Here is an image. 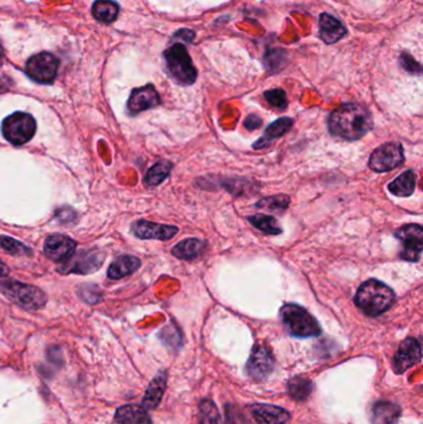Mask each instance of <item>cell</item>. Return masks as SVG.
Masks as SVG:
<instances>
[{
    "mask_svg": "<svg viewBox=\"0 0 423 424\" xmlns=\"http://www.w3.org/2000/svg\"><path fill=\"white\" fill-rule=\"evenodd\" d=\"M329 132L344 141H359L372 128V117L367 107L345 104L328 118Z\"/></svg>",
    "mask_w": 423,
    "mask_h": 424,
    "instance_id": "6da1fadb",
    "label": "cell"
},
{
    "mask_svg": "<svg viewBox=\"0 0 423 424\" xmlns=\"http://www.w3.org/2000/svg\"><path fill=\"white\" fill-rule=\"evenodd\" d=\"M395 298V293L385 283L369 279L357 289L354 302L367 316H377L390 309Z\"/></svg>",
    "mask_w": 423,
    "mask_h": 424,
    "instance_id": "7a4b0ae2",
    "label": "cell"
},
{
    "mask_svg": "<svg viewBox=\"0 0 423 424\" xmlns=\"http://www.w3.org/2000/svg\"><path fill=\"white\" fill-rule=\"evenodd\" d=\"M0 293L26 311L43 309L48 296L40 288L10 279H0Z\"/></svg>",
    "mask_w": 423,
    "mask_h": 424,
    "instance_id": "3957f363",
    "label": "cell"
},
{
    "mask_svg": "<svg viewBox=\"0 0 423 424\" xmlns=\"http://www.w3.org/2000/svg\"><path fill=\"white\" fill-rule=\"evenodd\" d=\"M282 323L288 330V333L297 338H312L322 334V329L318 321L310 316V311L297 306V304H285L282 306L281 311Z\"/></svg>",
    "mask_w": 423,
    "mask_h": 424,
    "instance_id": "277c9868",
    "label": "cell"
},
{
    "mask_svg": "<svg viewBox=\"0 0 423 424\" xmlns=\"http://www.w3.org/2000/svg\"><path fill=\"white\" fill-rule=\"evenodd\" d=\"M168 72L179 85H193L198 77V71L193 65L190 55L183 44H175L164 52Z\"/></svg>",
    "mask_w": 423,
    "mask_h": 424,
    "instance_id": "5b68a950",
    "label": "cell"
},
{
    "mask_svg": "<svg viewBox=\"0 0 423 424\" xmlns=\"http://www.w3.org/2000/svg\"><path fill=\"white\" fill-rule=\"evenodd\" d=\"M5 139L14 146H24L36 132V121L31 114L15 112L5 118L1 124Z\"/></svg>",
    "mask_w": 423,
    "mask_h": 424,
    "instance_id": "8992f818",
    "label": "cell"
},
{
    "mask_svg": "<svg viewBox=\"0 0 423 424\" xmlns=\"http://www.w3.org/2000/svg\"><path fill=\"white\" fill-rule=\"evenodd\" d=\"M106 256L100 250H82L75 252L73 255L62 263L57 271L62 274L76 273L90 274L95 273L102 267Z\"/></svg>",
    "mask_w": 423,
    "mask_h": 424,
    "instance_id": "52a82bcc",
    "label": "cell"
},
{
    "mask_svg": "<svg viewBox=\"0 0 423 424\" xmlns=\"http://www.w3.org/2000/svg\"><path fill=\"white\" fill-rule=\"evenodd\" d=\"M404 161L402 146L397 141H389L372 151L369 159V168L376 173H386L399 168Z\"/></svg>",
    "mask_w": 423,
    "mask_h": 424,
    "instance_id": "ba28073f",
    "label": "cell"
},
{
    "mask_svg": "<svg viewBox=\"0 0 423 424\" xmlns=\"http://www.w3.org/2000/svg\"><path fill=\"white\" fill-rule=\"evenodd\" d=\"M26 75L39 84L50 85L56 79L58 71V60L53 54L40 52L29 59L25 66Z\"/></svg>",
    "mask_w": 423,
    "mask_h": 424,
    "instance_id": "9c48e42d",
    "label": "cell"
},
{
    "mask_svg": "<svg viewBox=\"0 0 423 424\" xmlns=\"http://www.w3.org/2000/svg\"><path fill=\"white\" fill-rule=\"evenodd\" d=\"M395 237L402 245L399 257L409 262H419L423 248L422 226L419 223L404 225L395 232Z\"/></svg>",
    "mask_w": 423,
    "mask_h": 424,
    "instance_id": "30bf717a",
    "label": "cell"
},
{
    "mask_svg": "<svg viewBox=\"0 0 423 424\" xmlns=\"http://www.w3.org/2000/svg\"><path fill=\"white\" fill-rule=\"evenodd\" d=\"M273 365L275 361L272 358L271 351L266 345L258 344L253 348L251 356L248 358L246 371L253 380L261 381L271 373Z\"/></svg>",
    "mask_w": 423,
    "mask_h": 424,
    "instance_id": "8fae6325",
    "label": "cell"
},
{
    "mask_svg": "<svg viewBox=\"0 0 423 424\" xmlns=\"http://www.w3.org/2000/svg\"><path fill=\"white\" fill-rule=\"evenodd\" d=\"M76 241L72 240L70 237L63 235L49 236L45 245H44V253L57 263H63L76 252Z\"/></svg>",
    "mask_w": 423,
    "mask_h": 424,
    "instance_id": "7c38bea8",
    "label": "cell"
},
{
    "mask_svg": "<svg viewBox=\"0 0 423 424\" xmlns=\"http://www.w3.org/2000/svg\"><path fill=\"white\" fill-rule=\"evenodd\" d=\"M131 230L133 232V235L141 240H171L179 232V228L176 226L162 225V223L146 221V220L134 222Z\"/></svg>",
    "mask_w": 423,
    "mask_h": 424,
    "instance_id": "4fadbf2b",
    "label": "cell"
},
{
    "mask_svg": "<svg viewBox=\"0 0 423 424\" xmlns=\"http://www.w3.org/2000/svg\"><path fill=\"white\" fill-rule=\"evenodd\" d=\"M422 350L419 340L409 338L399 345L394 358V370L396 373H404L414 365L421 363Z\"/></svg>",
    "mask_w": 423,
    "mask_h": 424,
    "instance_id": "5bb4252c",
    "label": "cell"
},
{
    "mask_svg": "<svg viewBox=\"0 0 423 424\" xmlns=\"http://www.w3.org/2000/svg\"><path fill=\"white\" fill-rule=\"evenodd\" d=\"M160 104V96L153 85L144 86L132 91L127 104L129 113L132 116L141 113L143 111L154 108Z\"/></svg>",
    "mask_w": 423,
    "mask_h": 424,
    "instance_id": "9a60e30c",
    "label": "cell"
},
{
    "mask_svg": "<svg viewBox=\"0 0 423 424\" xmlns=\"http://www.w3.org/2000/svg\"><path fill=\"white\" fill-rule=\"evenodd\" d=\"M248 412L255 424H285L290 415L281 407L271 405H253Z\"/></svg>",
    "mask_w": 423,
    "mask_h": 424,
    "instance_id": "2e32d148",
    "label": "cell"
},
{
    "mask_svg": "<svg viewBox=\"0 0 423 424\" xmlns=\"http://www.w3.org/2000/svg\"><path fill=\"white\" fill-rule=\"evenodd\" d=\"M293 123H295L293 119L288 117L280 118V119L271 123L266 128L263 136L258 141L253 143V149L260 151V149H265L267 146H271L272 141L283 137L285 133L290 132V128L293 127Z\"/></svg>",
    "mask_w": 423,
    "mask_h": 424,
    "instance_id": "e0dca14e",
    "label": "cell"
},
{
    "mask_svg": "<svg viewBox=\"0 0 423 424\" xmlns=\"http://www.w3.org/2000/svg\"><path fill=\"white\" fill-rule=\"evenodd\" d=\"M347 35V29L332 15L322 14L319 19V36L325 44L338 43Z\"/></svg>",
    "mask_w": 423,
    "mask_h": 424,
    "instance_id": "ac0fdd59",
    "label": "cell"
},
{
    "mask_svg": "<svg viewBox=\"0 0 423 424\" xmlns=\"http://www.w3.org/2000/svg\"><path fill=\"white\" fill-rule=\"evenodd\" d=\"M142 266V262L138 257L131 255L119 256L118 258L114 259L107 272V277L113 281L124 278L129 274L134 273L138 271Z\"/></svg>",
    "mask_w": 423,
    "mask_h": 424,
    "instance_id": "d6986e66",
    "label": "cell"
},
{
    "mask_svg": "<svg viewBox=\"0 0 423 424\" xmlns=\"http://www.w3.org/2000/svg\"><path fill=\"white\" fill-rule=\"evenodd\" d=\"M399 415L401 408L399 405L389 400H380L372 407V423L395 424Z\"/></svg>",
    "mask_w": 423,
    "mask_h": 424,
    "instance_id": "ffe728a7",
    "label": "cell"
},
{
    "mask_svg": "<svg viewBox=\"0 0 423 424\" xmlns=\"http://www.w3.org/2000/svg\"><path fill=\"white\" fill-rule=\"evenodd\" d=\"M205 248H206V242L199 238H186V240L180 241L178 245L173 247L171 253L174 257L179 259H190L196 258L200 255L204 253Z\"/></svg>",
    "mask_w": 423,
    "mask_h": 424,
    "instance_id": "44dd1931",
    "label": "cell"
},
{
    "mask_svg": "<svg viewBox=\"0 0 423 424\" xmlns=\"http://www.w3.org/2000/svg\"><path fill=\"white\" fill-rule=\"evenodd\" d=\"M116 422L119 424H152L147 410L139 405H124L116 413Z\"/></svg>",
    "mask_w": 423,
    "mask_h": 424,
    "instance_id": "7402d4cb",
    "label": "cell"
},
{
    "mask_svg": "<svg viewBox=\"0 0 423 424\" xmlns=\"http://www.w3.org/2000/svg\"><path fill=\"white\" fill-rule=\"evenodd\" d=\"M387 188L391 193L399 198L411 196L416 188V174L414 170H406L395 180H392Z\"/></svg>",
    "mask_w": 423,
    "mask_h": 424,
    "instance_id": "603a6c76",
    "label": "cell"
},
{
    "mask_svg": "<svg viewBox=\"0 0 423 424\" xmlns=\"http://www.w3.org/2000/svg\"><path fill=\"white\" fill-rule=\"evenodd\" d=\"M165 383H167V373H160L153 380L143 400V407L146 410H153L159 405L165 390Z\"/></svg>",
    "mask_w": 423,
    "mask_h": 424,
    "instance_id": "cb8c5ba5",
    "label": "cell"
},
{
    "mask_svg": "<svg viewBox=\"0 0 423 424\" xmlns=\"http://www.w3.org/2000/svg\"><path fill=\"white\" fill-rule=\"evenodd\" d=\"M119 6L113 0H96L92 5V14L101 23H112L117 19Z\"/></svg>",
    "mask_w": 423,
    "mask_h": 424,
    "instance_id": "d4e9b609",
    "label": "cell"
},
{
    "mask_svg": "<svg viewBox=\"0 0 423 424\" xmlns=\"http://www.w3.org/2000/svg\"><path fill=\"white\" fill-rule=\"evenodd\" d=\"M248 221L255 228L267 235H281L282 227L278 225L276 218L263 213H256L248 217Z\"/></svg>",
    "mask_w": 423,
    "mask_h": 424,
    "instance_id": "484cf974",
    "label": "cell"
},
{
    "mask_svg": "<svg viewBox=\"0 0 423 424\" xmlns=\"http://www.w3.org/2000/svg\"><path fill=\"white\" fill-rule=\"evenodd\" d=\"M171 169H173V164L170 161H159L148 170L147 174L144 176V184L148 186H157L162 184L170 174Z\"/></svg>",
    "mask_w": 423,
    "mask_h": 424,
    "instance_id": "4316f807",
    "label": "cell"
},
{
    "mask_svg": "<svg viewBox=\"0 0 423 424\" xmlns=\"http://www.w3.org/2000/svg\"><path fill=\"white\" fill-rule=\"evenodd\" d=\"M288 390H290L292 398L297 400H305L312 393L313 385L308 378H305V377H293L288 383Z\"/></svg>",
    "mask_w": 423,
    "mask_h": 424,
    "instance_id": "83f0119b",
    "label": "cell"
},
{
    "mask_svg": "<svg viewBox=\"0 0 423 424\" xmlns=\"http://www.w3.org/2000/svg\"><path fill=\"white\" fill-rule=\"evenodd\" d=\"M290 203V196H287V195H276V196L261 198L256 203V208H260V210H267V211L282 213V212H285L288 208Z\"/></svg>",
    "mask_w": 423,
    "mask_h": 424,
    "instance_id": "f1b7e54d",
    "label": "cell"
},
{
    "mask_svg": "<svg viewBox=\"0 0 423 424\" xmlns=\"http://www.w3.org/2000/svg\"><path fill=\"white\" fill-rule=\"evenodd\" d=\"M200 424H223L218 407L214 402L205 400L200 405Z\"/></svg>",
    "mask_w": 423,
    "mask_h": 424,
    "instance_id": "f546056e",
    "label": "cell"
},
{
    "mask_svg": "<svg viewBox=\"0 0 423 424\" xmlns=\"http://www.w3.org/2000/svg\"><path fill=\"white\" fill-rule=\"evenodd\" d=\"M0 248H3L13 256L31 255V250L24 243H21L19 241L14 240L11 237H8V236H0Z\"/></svg>",
    "mask_w": 423,
    "mask_h": 424,
    "instance_id": "4dcf8cb0",
    "label": "cell"
},
{
    "mask_svg": "<svg viewBox=\"0 0 423 424\" xmlns=\"http://www.w3.org/2000/svg\"><path fill=\"white\" fill-rule=\"evenodd\" d=\"M77 294L87 304H97L103 299L102 291L95 284H82L77 289Z\"/></svg>",
    "mask_w": 423,
    "mask_h": 424,
    "instance_id": "1f68e13d",
    "label": "cell"
},
{
    "mask_svg": "<svg viewBox=\"0 0 423 424\" xmlns=\"http://www.w3.org/2000/svg\"><path fill=\"white\" fill-rule=\"evenodd\" d=\"M263 96H265L267 102L275 108L285 109L287 107V96H285V91L281 90V89L266 91Z\"/></svg>",
    "mask_w": 423,
    "mask_h": 424,
    "instance_id": "d6a6232c",
    "label": "cell"
},
{
    "mask_svg": "<svg viewBox=\"0 0 423 424\" xmlns=\"http://www.w3.org/2000/svg\"><path fill=\"white\" fill-rule=\"evenodd\" d=\"M401 64H402V67H404V70L409 71L411 74H416V75L421 74V66H419L417 62L414 61L412 57L409 56V55L404 54L401 56Z\"/></svg>",
    "mask_w": 423,
    "mask_h": 424,
    "instance_id": "836d02e7",
    "label": "cell"
},
{
    "mask_svg": "<svg viewBox=\"0 0 423 424\" xmlns=\"http://www.w3.org/2000/svg\"><path fill=\"white\" fill-rule=\"evenodd\" d=\"M245 127L248 131H255L257 128H260L262 126V119L258 117L257 114H250L246 119H245Z\"/></svg>",
    "mask_w": 423,
    "mask_h": 424,
    "instance_id": "e575fe53",
    "label": "cell"
},
{
    "mask_svg": "<svg viewBox=\"0 0 423 424\" xmlns=\"http://www.w3.org/2000/svg\"><path fill=\"white\" fill-rule=\"evenodd\" d=\"M56 216L61 222H66L65 217H67V222H71L73 221L72 216H76V213L71 208H62L56 212Z\"/></svg>",
    "mask_w": 423,
    "mask_h": 424,
    "instance_id": "d590c367",
    "label": "cell"
},
{
    "mask_svg": "<svg viewBox=\"0 0 423 424\" xmlns=\"http://www.w3.org/2000/svg\"><path fill=\"white\" fill-rule=\"evenodd\" d=\"M8 273H9L8 266L0 261V278H3L5 276H8Z\"/></svg>",
    "mask_w": 423,
    "mask_h": 424,
    "instance_id": "8d00e7d4",
    "label": "cell"
},
{
    "mask_svg": "<svg viewBox=\"0 0 423 424\" xmlns=\"http://www.w3.org/2000/svg\"><path fill=\"white\" fill-rule=\"evenodd\" d=\"M1 54H3V50H1V46H0V57H1Z\"/></svg>",
    "mask_w": 423,
    "mask_h": 424,
    "instance_id": "74e56055",
    "label": "cell"
}]
</instances>
